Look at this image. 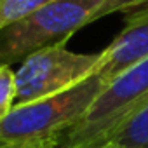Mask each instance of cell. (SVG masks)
I'll use <instances>...</instances> for the list:
<instances>
[{"label": "cell", "instance_id": "9", "mask_svg": "<svg viewBox=\"0 0 148 148\" xmlns=\"http://www.w3.org/2000/svg\"><path fill=\"white\" fill-rule=\"evenodd\" d=\"M0 148H18V146H9V145H2V143H0Z\"/></svg>", "mask_w": 148, "mask_h": 148}, {"label": "cell", "instance_id": "3", "mask_svg": "<svg viewBox=\"0 0 148 148\" xmlns=\"http://www.w3.org/2000/svg\"><path fill=\"white\" fill-rule=\"evenodd\" d=\"M148 101V58L112 80L58 148H106L117 131Z\"/></svg>", "mask_w": 148, "mask_h": 148}, {"label": "cell", "instance_id": "5", "mask_svg": "<svg viewBox=\"0 0 148 148\" xmlns=\"http://www.w3.org/2000/svg\"><path fill=\"white\" fill-rule=\"evenodd\" d=\"M145 58H148V2L129 11L124 30L101 51L96 73H99L108 86L120 73Z\"/></svg>", "mask_w": 148, "mask_h": 148}, {"label": "cell", "instance_id": "6", "mask_svg": "<svg viewBox=\"0 0 148 148\" xmlns=\"http://www.w3.org/2000/svg\"><path fill=\"white\" fill-rule=\"evenodd\" d=\"M106 148H148V101L117 131Z\"/></svg>", "mask_w": 148, "mask_h": 148}, {"label": "cell", "instance_id": "1", "mask_svg": "<svg viewBox=\"0 0 148 148\" xmlns=\"http://www.w3.org/2000/svg\"><path fill=\"white\" fill-rule=\"evenodd\" d=\"M106 87L94 73L64 92L14 105L0 124V143L18 148H58L63 136L75 125Z\"/></svg>", "mask_w": 148, "mask_h": 148}, {"label": "cell", "instance_id": "4", "mask_svg": "<svg viewBox=\"0 0 148 148\" xmlns=\"http://www.w3.org/2000/svg\"><path fill=\"white\" fill-rule=\"evenodd\" d=\"M101 52L82 54L64 44L45 47L21 61L16 73V105H26L79 86L94 75Z\"/></svg>", "mask_w": 148, "mask_h": 148}, {"label": "cell", "instance_id": "2", "mask_svg": "<svg viewBox=\"0 0 148 148\" xmlns=\"http://www.w3.org/2000/svg\"><path fill=\"white\" fill-rule=\"evenodd\" d=\"M105 0H51L19 21L0 28V64L21 63L45 47L66 40L92 23Z\"/></svg>", "mask_w": 148, "mask_h": 148}, {"label": "cell", "instance_id": "7", "mask_svg": "<svg viewBox=\"0 0 148 148\" xmlns=\"http://www.w3.org/2000/svg\"><path fill=\"white\" fill-rule=\"evenodd\" d=\"M16 105V73L11 66L0 64V124Z\"/></svg>", "mask_w": 148, "mask_h": 148}, {"label": "cell", "instance_id": "8", "mask_svg": "<svg viewBox=\"0 0 148 148\" xmlns=\"http://www.w3.org/2000/svg\"><path fill=\"white\" fill-rule=\"evenodd\" d=\"M148 0H105L103 5L98 9V12L94 14L92 18V23L98 21L99 18L103 16H108V14H113V12H120V11H132L143 4H146Z\"/></svg>", "mask_w": 148, "mask_h": 148}]
</instances>
